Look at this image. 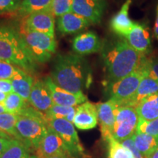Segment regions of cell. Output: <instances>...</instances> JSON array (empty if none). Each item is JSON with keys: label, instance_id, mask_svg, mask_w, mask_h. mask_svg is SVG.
<instances>
[{"label": "cell", "instance_id": "42", "mask_svg": "<svg viewBox=\"0 0 158 158\" xmlns=\"http://www.w3.org/2000/svg\"><path fill=\"white\" fill-rule=\"evenodd\" d=\"M0 138H9V139H10V138H13L12 137H10V136L9 135H7V133H5V132H3L2 130H0Z\"/></svg>", "mask_w": 158, "mask_h": 158}, {"label": "cell", "instance_id": "15", "mask_svg": "<svg viewBox=\"0 0 158 158\" xmlns=\"http://www.w3.org/2000/svg\"><path fill=\"white\" fill-rule=\"evenodd\" d=\"M28 102L40 112H46L54 106L51 92L44 80H38L34 83Z\"/></svg>", "mask_w": 158, "mask_h": 158}, {"label": "cell", "instance_id": "21", "mask_svg": "<svg viewBox=\"0 0 158 158\" xmlns=\"http://www.w3.org/2000/svg\"><path fill=\"white\" fill-rule=\"evenodd\" d=\"M158 94V81L149 76H144L141 79L135 95L130 100L129 106L135 108L143 99Z\"/></svg>", "mask_w": 158, "mask_h": 158}, {"label": "cell", "instance_id": "24", "mask_svg": "<svg viewBox=\"0 0 158 158\" xmlns=\"http://www.w3.org/2000/svg\"><path fill=\"white\" fill-rule=\"evenodd\" d=\"M53 0H22L19 8V14L24 16L43 10H51Z\"/></svg>", "mask_w": 158, "mask_h": 158}, {"label": "cell", "instance_id": "22", "mask_svg": "<svg viewBox=\"0 0 158 158\" xmlns=\"http://www.w3.org/2000/svg\"><path fill=\"white\" fill-rule=\"evenodd\" d=\"M139 118L143 120L155 119L158 118V94L143 99L135 107Z\"/></svg>", "mask_w": 158, "mask_h": 158}, {"label": "cell", "instance_id": "18", "mask_svg": "<svg viewBox=\"0 0 158 158\" xmlns=\"http://www.w3.org/2000/svg\"><path fill=\"white\" fill-rule=\"evenodd\" d=\"M131 3V0H126L118 13L114 15L110 21V29L116 35L124 38L127 36L135 24L129 17V10Z\"/></svg>", "mask_w": 158, "mask_h": 158}, {"label": "cell", "instance_id": "4", "mask_svg": "<svg viewBox=\"0 0 158 158\" xmlns=\"http://www.w3.org/2000/svg\"><path fill=\"white\" fill-rule=\"evenodd\" d=\"M15 129L18 140L30 149L36 150L47 133L48 124L45 115L28 106L19 116Z\"/></svg>", "mask_w": 158, "mask_h": 158}, {"label": "cell", "instance_id": "14", "mask_svg": "<svg viewBox=\"0 0 158 158\" xmlns=\"http://www.w3.org/2000/svg\"><path fill=\"white\" fill-rule=\"evenodd\" d=\"M44 81L50 90L53 102L55 105L75 107L87 101V98L83 92L73 94L63 89L53 81L51 76L46 77Z\"/></svg>", "mask_w": 158, "mask_h": 158}, {"label": "cell", "instance_id": "19", "mask_svg": "<svg viewBox=\"0 0 158 158\" xmlns=\"http://www.w3.org/2000/svg\"><path fill=\"white\" fill-rule=\"evenodd\" d=\"M90 24L87 20L72 11L59 17L57 20V29L62 35L79 32Z\"/></svg>", "mask_w": 158, "mask_h": 158}, {"label": "cell", "instance_id": "28", "mask_svg": "<svg viewBox=\"0 0 158 158\" xmlns=\"http://www.w3.org/2000/svg\"><path fill=\"white\" fill-rule=\"evenodd\" d=\"M108 143V158H133L130 150L124 147L119 141L111 138Z\"/></svg>", "mask_w": 158, "mask_h": 158}, {"label": "cell", "instance_id": "7", "mask_svg": "<svg viewBox=\"0 0 158 158\" xmlns=\"http://www.w3.org/2000/svg\"><path fill=\"white\" fill-rule=\"evenodd\" d=\"M139 121L135 108L131 106H120L116 110L115 123L114 126L113 138L121 142L133 137L136 132Z\"/></svg>", "mask_w": 158, "mask_h": 158}, {"label": "cell", "instance_id": "23", "mask_svg": "<svg viewBox=\"0 0 158 158\" xmlns=\"http://www.w3.org/2000/svg\"><path fill=\"white\" fill-rule=\"evenodd\" d=\"M132 138L138 151L146 158L158 147V136L135 132Z\"/></svg>", "mask_w": 158, "mask_h": 158}, {"label": "cell", "instance_id": "3", "mask_svg": "<svg viewBox=\"0 0 158 158\" xmlns=\"http://www.w3.org/2000/svg\"><path fill=\"white\" fill-rule=\"evenodd\" d=\"M0 60L14 64L27 73L35 72L37 68L19 31L9 25L0 24Z\"/></svg>", "mask_w": 158, "mask_h": 158}, {"label": "cell", "instance_id": "2", "mask_svg": "<svg viewBox=\"0 0 158 158\" xmlns=\"http://www.w3.org/2000/svg\"><path fill=\"white\" fill-rule=\"evenodd\" d=\"M51 78L59 87L73 94L83 92L92 81L87 61L76 54H59L54 60Z\"/></svg>", "mask_w": 158, "mask_h": 158}, {"label": "cell", "instance_id": "31", "mask_svg": "<svg viewBox=\"0 0 158 158\" xmlns=\"http://www.w3.org/2000/svg\"><path fill=\"white\" fill-rule=\"evenodd\" d=\"M73 0H53L51 11L54 16L60 17L72 11Z\"/></svg>", "mask_w": 158, "mask_h": 158}, {"label": "cell", "instance_id": "12", "mask_svg": "<svg viewBox=\"0 0 158 158\" xmlns=\"http://www.w3.org/2000/svg\"><path fill=\"white\" fill-rule=\"evenodd\" d=\"M22 24L30 30L54 37L55 19L51 10L40 11L28 15Z\"/></svg>", "mask_w": 158, "mask_h": 158}, {"label": "cell", "instance_id": "43", "mask_svg": "<svg viewBox=\"0 0 158 158\" xmlns=\"http://www.w3.org/2000/svg\"><path fill=\"white\" fill-rule=\"evenodd\" d=\"M5 112H7V111H6L5 106H4L2 104H0V114L5 113Z\"/></svg>", "mask_w": 158, "mask_h": 158}, {"label": "cell", "instance_id": "11", "mask_svg": "<svg viewBox=\"0 0 158 158\" xmlns=\"http://www.w3.org/2000/svg\"><path fill=\"white\" fill-rule=\"evenodd\" d=\"M66 152H70L66 143L62 138L48 125V131L38 148L35 150V156L37 158H48L57 154Z\"/></svg>", "mask_w": 158, "mask_h": 158}, {"label": "cell", "instance_id": "41", "mask_svg": "<svg viewBox=\"0 0 158 158\" xmlns=\"http://www.w3.org/2000/svg\"><path fill=\"white\" fill-rule=\"evenodd\" d=\"M147 158H158V147L157 149L154 150Z\"/></svg>", "mask_w": 158, "mask_h": 158}, {"label": "cell", "instance_id": "9", "mask_svg": "<svg viewBox=\"0 0 158 158\" xmlns=\"http://www.w3.org/2000/svg\"><path fill=\"white\" fill-rule=\"evenodd\" d=\"M106 7V0H73L72 12L84 18L91 24H98L101 21Z\"/></svg>", "mask_w": 158, "mask_h": 158}, {"label": "cell", "instance_id": "10", "mask_svg": "<svg viewBox=\"0 0 158 158\" xmlns=\"http://www.w3.org/2000/svg\"><path fill=\"white\" fill-rule=\"evenodd\" d=\"M96 106L102 138L104 141L108 142L110 139L114 138L113 130L115 123L116 110L118 106L111 100L99 102Z\"/></svg>", "mask_w": 158, "mask_h": 158}, {"label": "cell", "instance_id": "36", "mask_svg": "<svg viewBox=\"0 0 158 158\" xmlns=\"http://www.w3.org/2000/svg\"><path fill=\"white\" fill-rule=\"evenodd\" d=\"M0 92L8 94L13 92V86L10 80H0Z\"/></svg>", "mask_w": 158, "mask_h": 158}, {"label": "cell", "instance_id": "29", "mask_svg": "<svg viewBox=\"0 0 158 158\" xmlns=\"http://www.w3.org/2000/svg\"><path fill=\"white\" fill-rule=\"evenodd\" d=\"M76 110V107L62 106L54 104L45 112V116L46 118V121L56 119V118H66L73 111Z\"/></svg>", "mask_w": 158, "mask_h": 158}, {"label": "cell", "instance_id": "35", "mask_svg": "<svg viewBox=\"0 0 158 158\" xmlns=\"http://www.w3.org/2000/svg\"><path fill=\"white\" fill-rule=\"evenodd\" d=\"M120 143H121L124 147H126L127 149L130 150V152L133 155V158H146L139 151H138L137 148H136L132 137L127 138V139L124 140V141H121Z\"/></svg>", "mask_w": 158, "mask_h": 158}, {"label": "cell", "instance_id": "6", "mask_svg": "<svg viewBox=\"0 0 158 158\" xmlns=\"http://www.w3.org/2000/svg\"><path fill=\"white\" fill-rule=\"evenodd\" d=\"M29 54L37 63H45L56 52V43L54 37L27 29L21 24L19 30Z\"/></svg>", "mask_w": 158, "mask_h": 158}, {"label": "cell", "instance_id": "30", "mask_svg": "<svg viewBox=\"0 0 158 158\" xmlns=\"http://www.w3.org/2000/svg\"><path fill=\"white\" fill-rule=\"evenodd\" d=\"M136 132L147 135L158 136V118L150 121L139 118Z\"/></svg>", "mask_w": 158, "mask_h": 158}, {"label": "cell", "instance_id": "5", "mask_svg": "<svg viewBox=\"0 0 158 158\" xmlns=\"http://www.w3.org/2000/svg\"><path fill=\"white\" fill-rule=\"evenodd\" d=\"M146 76L147 73L141 59L139 66L130 75L117 81L105 84L109 100H113L118 107L129 106L141 79Z\"/></svg>", "mask_w": 158, "mask_h": 158}, {"label": "cell", "instance_id": "40", "mask_svg": "<svg viewBox=\"0 0 158 158\" xmlns=\"http://www.w3.org/2000/svg\"><path fill=\"white\" fill-rule=\"evenodd\" d=\"M7 94L4 93L2 92H0V104H4L5 102L6 98H7Z\"/></svg>", "mask_w": 158, "mask_h": 158}, {"label": "cell", "instance_id": "27", "mask_svg": "<svg viewBox=\"0 0 158 158\" xmlns=\"http://www.w3.org/2000/svg\"><path fill=\"white\" fill-rule=\"evenodd\" d=\"M18 118H19L18 115L7 112L0 114V130L16 140H18V135L15 125H16Z\"/></svg>", "mask_w": 158, "mask_h": 158}, {"label": "cell", "instance_id": "38", "mask_svg": "<svg viewBox=\"0 0 158 158\" xmlns=\"http://www.w3.org/2000/svg\"><path fill=\"white\" fill-rule=\"evenodd\" d=\"M154 35L156 40H158V4L156 9V17H155V27H154Z\"/></svg>", "mask_w": 158, "mask_h": 158}, {"label": "cell", "instance_id": "39", "mask_svg": "<svg viewBox=\"0 0 158 158\" xmlns=\"http://www.w3.org/2000/svg\"><path fill=\"white\" fill-rule=\"evenodd\" d=\"M48 158H74L73 156L70 152H66V153H59L57 155H53L51 157H49Z\"/></svg>", "mask_w": 158, "mask_h": 158}, {"label": "cell", "instance_id": "44", "mask_svg": "<svg viewBox=\"0 0 158 158\" xmlns=\"http://www.w3.org/2000/svg\"><path fill=\"white\" fill-rule=\"evenodd\" d=\"M29 158H37V157H36V156H35V155H31Z\"/></svg>", "mask_w": 158, "mask_h": 158}, {"label": "cell", "instance_id": "25", "mask_svg": "<svg viewBox=\"0 0 158 158\" xmlns=\"http://www.w3.org/2000/svg\"><path fill=\"white\" fill-rule=\"evenodd\" d=\"M27 102V100L23 99L18 94L12 92L7 94L3 106H5L7 113L19 116L26 108L28 107Z\"/></svg>", "mask_w": 158, "mask_h": 158}, {"label": "cell", "instance_id": "17", "mask_svg": "<svg viewBox=\"0 0 158 158\" xmlns=\"http://www.w3.org/2000/svg\"><path fill=\"white\" fill-rule=\"evenodd\" d=\"M102 43L94 31H86L78 35L73 40L72 48L76 54L86 55L101 51Z\"/></svg>", "mask_w": 158, "mask_h": 158}, {"label": "cell", "instance_id": "20", "mask_svg": "<svg viewBox=\"0 0 158 158\" xmlns=\"http://www.w3.org/2000/svg\"><path fill=\"white\" fill-rule=\"evenodd\" d=\"M10 81L13 86V92L28 101L31 89L35 83L33 77L27 71L20 69L19 72Z\"/></svg>", "mask_w": 158, "mask_h": 158}, {"label": "cell", "instance_id": "37", "mask_svg": "<svg viewBox=\"0 0 158 158\" xmlns=\"http://www.w3.org/2000/svg\"><path fill=\"white\" fill-rule=\"evenodd\" d=\"M13 139L14 138L9 139V138H0V157H1L2 155L4 153V152L10 147Z\"/></svg>", "mask_w": 158, "mask_h": 158}, {"label": "cell", "instance_id": "1", "mask_svg": "<svg viewBox=\"0 0 158 158\" xmlns=\"http://www.w3.org/2000/svg\"><path fill=\"white\" fill-rule=\"evenodd\" d=\"M101 55L106 70V84L117 81L133 73L143 56L122 37L102 43Z\"/></svg>", "mask_w": 158, "mask_h": 158}, {"label": "cell", "instance_id": "33", "mask_svg": "<svg viewBox=\"0 0 158 158\" xmlns=\"http://www.w3.org/2000/svg\"><path fill=\"white\" fill-rule=\"evenodd\" d=\"M20 69L14 64L0 60V80H10Z\"/></svg>", "mask_w": 158, "mask_h": 158}, {"label": "cell", "instance_id": "8", "mask_svg": "<svg viewBox=\"0 0 158 158\" xmlns=\"http://www.w3.org/2000/svg\"><path fill=\"white\" fill-rule=\"evenodd\" d=\"M47 124L62 138L71 155L75 157L84 155V149L81 143L73 124L65 118H56L47 121Z\"/></svg>", "mask_w": 158, "mask_h": 158}, {"label": "cell", "instance_id": "13", "mask_svg": "<svg viewBox=\"0 0 158 158\" xmlns=\"http://www.w3.org/2000/svg\"><path fill=\"white\" fill-rule=\"evenodd\" d=\"M125 39L130 46L139 54L143 56L151 54V35L149 27L146 24L135 23L133 29Z\"/></svg>", "mask_w": 158, "mask_h": 158}, {"label": "cell", "instance_id": "32", "mask_svg": "<svg viewBox=\"0 0 158 158\" xmlns=\"http://www.w3.org/2000/svg\"><path fill=\"white\" fill-rule=\"evenodd\" d=\"M149 55L142 56V62L147 70V76L158 81V56H150Z\"/></svg>", "mask_w": 158, "mask_h": 158}, {"label": "cell", "instance_id": "26", "mask_svg": "<svg viewBox=\"0 0 158 158\" xmlns=\"http://www.w3.org/2000/svg\"><path fill=\"white\" fill-rule=\"evenodd\" d=\"M30 149L19 140L13 139L0 158H29Z\"/></svg>", "mask_w": 158, "mask_h": 158}, {"label": "cell", "instance_id": "34", "mask_svg": "<svg viewBox=\"0 0 158 158\" xmlns=\"http://www.w3.org/2000/svg\"><path fill=\"white\" fill-rule=\"evenodd\" d=\"M21 0H0V14L19 10Z\"/></svg>", "mask_w": 158, "mask_h": 158}, {"label": "cell", "instance_id": "16", "mask_svg": "<svg viewBox=\"0 0 158 158\" xmlns=\"http://www.w3.org/2000/svg\"><path fill=\"white\" fill-rule=\"evenodd\" d=\"M98 123L96 105L86 101L76 107V114L73 124L81 130L93 129Z\"/></svg>", "mask_w": 158, "mask_h": 158}]
</instances>
